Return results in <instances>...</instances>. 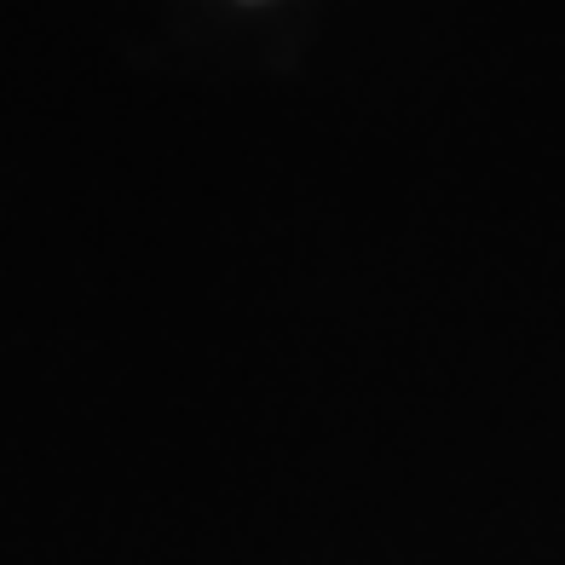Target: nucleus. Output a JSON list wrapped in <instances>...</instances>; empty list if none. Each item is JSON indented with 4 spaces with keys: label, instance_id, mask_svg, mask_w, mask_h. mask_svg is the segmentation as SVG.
<instances>
[]
</instances>
